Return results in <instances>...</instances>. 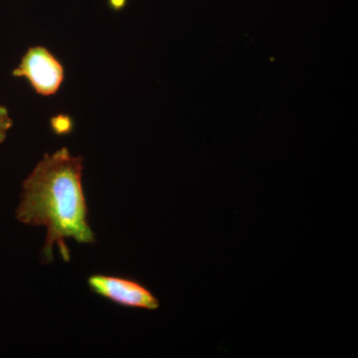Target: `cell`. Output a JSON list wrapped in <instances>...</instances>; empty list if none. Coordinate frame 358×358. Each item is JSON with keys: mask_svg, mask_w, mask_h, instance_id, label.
<instances>
[{"mask_svg": "<svg viewBox=\"0 0 358 358\" xmlns=\"http://www.w3.org/2000/svg\"><path fill=\"white\" fill-rule=\"evenodd\" d=\"M83 169V157L62 148L45 155L23 182L16 218L26 225L46 228L42 249L46 262L53 259L55 246L65 261L70 260L68 240L79 244L96 242L88 221Z\"/></svg>", "mask_w": 358, "mask_h": 358, "instance_id": "cell-1", "label": "cell"}, {"mask_svg": "<svg viewBox=\"0 0 358 358\" xmlns=\"http://www.w3.org/2000/svg\"><path fill=\"white\" fill-rule=\"evenodd\" d=\"M88 286L94 294L122 307L150 312L160 307L159 299L150 289L128 278L96 274L89 278Z\"/></svg>", "mask_w": 358, "mask_h": 358, "instance_id": "cell-2", "label": "cell"}, {"mask_svg": "<svg viewBox=\"0 0 358 358\" xmlns=\"http://www.w3.org/2000/svg\"><path fill=\"white\" fill-rule=\"evenodd\" d=\"M13 76L25 78L37 94L52 96L57 93L64 80V68L45 47H31L13 72Z\"/></svg>", "mask_w": 358, "mask_h": 358, "instance_id": "cell-3", "label": "cell"}, {"mask_svg": "<svg viewBox=\"0 0 358 358\" xmlns=\"http://www.w3.org/2000/svg\"><path fill=\"white\" fill-rule=\"evenodd\" d=\"M13 126V121L6 107L0 105V145L6 140L7 134Z\"/></svg>", "mask_w": 358, "mask_h": 358, "instance_id": "cell-4", "label": "cell"}]
</instances>
